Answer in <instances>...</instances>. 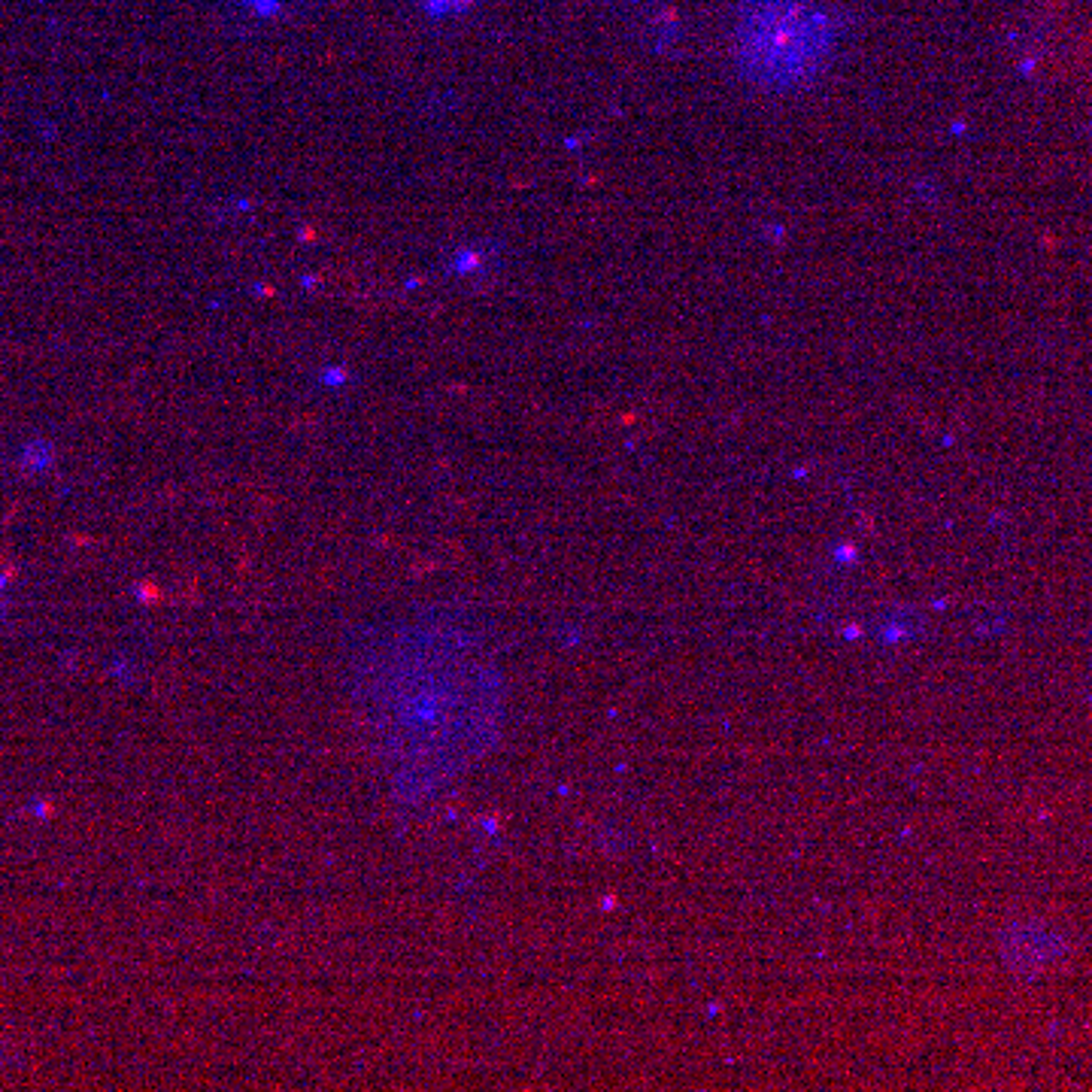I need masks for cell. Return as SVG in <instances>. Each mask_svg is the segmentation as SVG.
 <instances>
[{"label": "cell", "instance_id": "cell-1", "mask_svg": "<svg viewBox=\"0 0 1092 1092\" xmlns=\"http://www.w3.org/2000/svg\"><path fill=\"white\" fill-rule=\"evenodd\" d=\"M362 704L413 798L477 762L497 728L501 680L480 647L449 625L407 628L362 668Z\"/></svg>", "mask_w": 1092, "mask_h": 1092}, {"label": "cell", "instance_id": "cell-2", "mask_svg": "<svg viewBox=\"0 0 1092 1092\" xmlns=\"http://www.w3.org/2000/svg\"><path fill=\"white\" fill-rule=\"evenodd\" d=\"M52 446L46 443V440H31L25 449H21V456H18V462H21V468L25 471H46L49 465H52Z\"/></svg>", "mask_w": 1092, "mask_h": 1092}, {"label": "cell", "instance_id": "cell-3", "mask_svg": "<svg viewBox=\"0 0 1092 1092\" xmlns=\"http://www.w3.org/2000/svg\"><path fill=\"white\" fill-rule=\"evenodd\" d=\"M480 262H483V255H480L477 249H459V252L449 258L446 271H449L453 277H468V274H477V271H480Z\"/></svg>", "mask_w": 1092, "mask_h": 1092}, {"label": "cell", "instance_id": "cell-4", "mask_svg": "<svg viewBox=\"0 0 1092 1092\" xmlns=\"http://www.w3.org/2000/svg\"><path fill=\"white\" fill-rule=\"evenodd\" d=\"M471 6V0H422V12L428 18H449Z\"/></svg>", "mask_w": 1092, "mask_h": 1092}, {"label": "cell", "instance_id": "cell-5", "mask_svg": "<svg viewBox=\"0 0 1092 1092\" xmlns=\"http://www.w3.org/2000/svg\"><path fill=\"white\" fill-rule=\"evenodd\" d=\"M234 3H240L243 9H249L258 18H274L277 12H283V6L289 0H234Z\"/></svg>", "mask_w": 1092, "mask_h": 1092}, {"label": "cell", "instance_id": "cell-6", "mask_svg": "<svg viewBox=\"0 0 1092 1092\" xmlns=\"http://www.w3.org/2000/svg\"><path fill=\"white\" fill-rule=\"evenodd\" d=\"M319 383H322L325 389H343V386L349 383V371H346L343 365H328V368L319 374Z\"/></svg>", "mask_w": 1092, "mask_h": 1092}, {"label": "cell", "instance_id": "cell-7", "mask_svg": "<svg viewBox=\"0 0 1092 1092\" xmlns=\"http://www.w3.org/2000/svg\"><path fill=\"white\" fill-rule=\"evenodd\" d=\"M300 286H303V289L316 286V277H310V274H306V277H300Z\"/></svg>", "mask_w": 1092, "mask_h": 1092}]
</instances>
